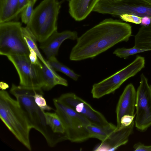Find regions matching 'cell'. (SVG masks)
Returning a JSON list of instances; mask_svg holds the SVG:
<instances>
[{
    "instance_id": "obj_1",
    "label": "cell",
    "mask_w": 151,
    "mask_h": 151,
    "mask_svg": "<svg viewBox=\"0 0 151 151\" xmlns=\"http://www.w3.org/2000/svg\"><path fill=\"white\" fill-rule=\"evenodd\" d=\"M132 34L129 24L105 19L78 37L69 56L70 60L93 59L119 43L128 41Z\"/></svg>"
},
{
    "instance_id": "obj_2",
    "label": "cell",
    "mask_w": 151,
    "mask_h": 151,
    "mask_svg": "<svg viewBox=\"0 0 151 151\" xmlns=\"http://www.w3.org/2000/svg\"><path fill=\"white\" fill-rule=\"evenodd\" d=\"M40 88L27 87L12 84L10 90L24 112L32 128L41 134L48 145L54 147L66 140V137L54 133L48 125L45 112L36 104L34 96Z\"/></svg>"
},
{
    "instance_id": "obj_3",
    "label": "cell",
    "mask_w": 151,
    "mask_h": 151,
    "mask_svg": "<svg viewBox=\"0 0 151 151\" xmlns=\"http://www.w3.org/2000/svg\"><path fill=\"white\" fill-rule=\"evenodd\" d=\"M0 117L16 138L31 151L29 135L31 126L17 100L2 90L0 91Z\"/></svg>"
},
{
    "instance_id": "obj_4",
    "label": "cell",
    "mask_w": 151,
    "mask_h": 151,
    "mask_svg": "<svg viewBox=\"0 0 151 151\" xmlns=\"http://www.w3.org/2000/svg\"><path fill=\"white\" fill-rule=\"evenodd\" d=\"M61 3L58 0H43L34 9L29 24L26 26L40 43L57 30V20Z\"/></svg>"
},
{
    "instance_id": "obj_5",
    "label": "cell",
    "mask_w": 151,
    "mask_h": 151,
    "mask_svg": "<svg viewBox=\"0 0 151 151\" xmlns=\"http://www.w3.org/2000/svg\"><path fill=\"white\" fill-rule=\"evenodd\" d=\"M55 112L64 126L67 139L81 142L90 138L87 126L91 124L85 117L63 104L57 98L53 99Z\"/></svg>"
},
{
    "instance_id": "obj_6",
    "label": "cell",
    "mask_w": 151,
    "mask_h": 151,
    "mask_svg": "<svg viewBox=\"0 0 151 151\" xmlns=\"http://www.w3.org/2000/svg\"><path fill=\"white\" fill-rule=\"evenodd\" d=\"M22 24L10 21L0 23V54L29 56V50L23 37Z\"/></svg>"
},
{
    "instance_id": "obj_7",
    "label": "cell",
    "mask_w": 151,
    "mask_h": 151,
    "mask_svg": "<svg viewBox=\"0 0 151 151\" xmlns=\"http://www.w3.org/2000/svg\"><path fill=\"white\" fill-rule=\"evenodd\" d=\"M144 57L137 56L135 59L125 67L92 86L91 93L95 99L114 92L127 80L135 76L144 68Z\"/></svg>"
},
{
    "instance_id": "obj_8",
    "label": "cell",
    "mask_w": 151,
    "mask_h": 151,
    "mask_svg": "<svg viewBox=\"0 0 151 151\" xmlns=\"http://www.w3.org/2000/svg\"><path fill=\"white\" fill-rule=\"evenodd\" d=\"M93 12L119 17L129 14L151 17V5L145 0H99Z\"/></svg>"
},
{
    "instance_id": "obj_9",
    "label": "cell",
    "mask_w": 151,
    "mask_h": 151,
    "mask_svg": "<svg viewBox=\"0 0 151 151\" xmlns=\"http://www.w3.org/2000/svg\"><path fill=\"white\" fill-rule=\"evenodd\" d=\"M137 92L135 125L139 131L144 132L151 126V91L147 78L143 73L140 76Z\"/></svg>"
},
{
    "instance_id": "obj_10",
    "label": "cell",
    "mask_w": 151,
    "mask_h": 151,
    "mask_svg": "<svg viewBox=\"0 0 151 151\" xmlns=\"http://www.w3.org/2000/svg\"><path fill=\"white\" fill-rule=\"evenodd\" d=\"M6 57L17 72L20 79V86L42 88L40 68L33 63L29 56L12 55Z\"/></svg>"
},
{
    "instance_id": "obj_11",
    "label": "cell",
    "mask_w": 151,
    "mask_h": 151,
    "mask_svg": "<svg viewBox=\"0 0 151 151\" xmlns=\"http://www.w3.org/2000/svg\"><path fill=\"white\" fill-rule=\"evenodd\" d=\"M57 99L63 104L85 117L92 124L104 127L109 123L102 113L74 93L63 94Z\"/></svg>"
},
{
    "instance_id": "obj_12",
    "label": "cell",
    "mask_w": 151,
    "mask_h": 151,
    "mask_svg": "<svg viewBox=\"0 0 151 151\" xmlns=\"http://www.w3.org/2000/svg\"><path fill=\"white\" fill-rule=\"evenodd\" d=\"M137 92L133 85L130 83L124 89L119 99L116 109V129L120 127V120L124 115L133 116L136 108Z\"/></svg>"
},
{
    "instance_id": "obj_13",
    "label": "cell",
    "mask_w": 151,
    "mask_h": 151,
    "mask_svg": "<svg viewBox=\"0 0 151 151\" xmlns=\"http://www.w3.org/2000/svg\"><path fill=\"white\" fill-rule=\"evenodd\" d=\"M78 37L76 31L65 30L60 32L57 30L44 41L40 43V47L48 59L55 57L60 45L64 40L67 39L77 40Z\"/></svg>"
},
{
    "instance_id": "obj_14",
    "label": "cell",
    "mask_w": 151,
    "mask_h": 151,
    "mask_svg": "<svg viewBox=\"0 0 151 151\" xmlns=\"http://www.w3.org/2000/svg\"><path fill=\"white\" fill-rule=\"evenodd\" d=\"M133 121L129 126L113 131L104 141L95 149L96 151H114L120 146L126 144L132 133L134 126Z\"/></svg>"
},
{
    "instance_id": "obj_15",
    "label": "cell",
    "mask_w": 151,
    "mask_h": 151,
    "mask_svg": "<svg viewBox=\"0 0 151 151\" xmlns=\"http://www.w3.org/2000/svg\"><path fill=\"white\" fill-rule=\"evenodd\" d=\"M99 0H70L69 12L76 21L85 19L93 10Z\"/></svg>"
},
{
    "instance_id": "obj_16",
    "label": "cell",
    "mask_w": 151,
    "mask_h": 151,
    "mask_svg": "<svg viewBox=\"0 0 151 151\" xmlns=\"http://www.w3.org/2000/svg\"><path fill=\"white\" fill-rule=\"evenodd\" d=\"M47 63V64L42 63V67L40 68L42 89L49 91L58 85L67 86L68 83L67 80L59 76Z\"/></svg>"
},
{
    "instance_id": "obj_17",
    "label": "cell",
    "mask_w": 151,
    "mask_h": 151,
    "mask_svg": "<svg viewBox=\"0 0 151 151\" xmlns=\"http://www.w3.org/2000/svg\"><path fill=\"white\" fill-rule=\"evenodd\" d=\"M19 0H0V23L11 21L19 15Z\"/></svg>"
},
{
    "instance_id": "obj_18",
    "label": "cell",
    "mask_w": 151,
    "mask_h": 151,
    "mask_svg": "<svg viewBox=\"0 0 151 151\" xmlns=\"http://www.w3.org/2000/svg\"><path fill=\"white\" fill-rule=\"evenodd\" d=\"M134 47L151 50V23L142 26L134 36Z\"/></svg>"
},
{
    "instance_id": "obj_19",
    "label": "cell",
    "mask_w": 151,
    "mask_h": 151,
    "mask_svg": "<svg viewBox=\"0 0 151 151\" xmlns=\"http://www.w3.org/2000/svg\"><path fill=\"white\" fill-rule=\"evenodd\" d=\"M86 128L89 132L90 138H96L102 142L106 140L116 129V126L111 123L104 127H101L91 124L88 125Z\"/></svg>"
},
{
    "instance_id": "obj_20",
    "label": "cell",
    "mask_w": 151,
    "mask_h": 151,
    "mask_svg": "<svg viewBox=\"0 0 151 151\" xmlns=\"http://www.w3.org/2000/svg\"><path fill=\"white\" fill-rule=\"evenodd\" d=\"M45 114L47 123L53 132L57 135L67 138L64 126L57 114L55 112H45Z\"/></svg>"
},
{
    "instance_id": "obj_21",
    "label": "cell",
    "mask_w": 151,
    "mask_h": 151,
    "mask_svg": "<svg viewBox=\"0 0 151 151\" xmlns=\"http://www.w3.org/2000/svg\"><path fill=\"white\" fill-rule=\"evenodd\" d=\"M22 31L23 37L27 43L29 48L34 51L42 63L47 64V63L41 54L38 48L35 37L32 34L29 28L27 26L22 27Z\"/></svg>"
},
{
    "instance_id": "obj_22",
    "label": "cell",
    "mask_w": 151,
    "mask_h": 151,
    "mask_svg": "<svg viewBox=\"0 0 151 151\" xmlns=\"http://www.w3.org/2000/svg\"><path fill=\"white\" fill-rule=\"evenodd\" d=\"M47 61L55 71L63 73L75 81H77L80 76L73 70L60 62L55 57L49 59Z\"/></svg>"
},
{
    "instance_id": "obj_23",
    "label": "cell",
    "mask_w": 151,
    "mask_h": 151,
    "mask_svg": "<svg viewBox=\"0 0 151 151\" xmlns=\"http://www.w3.org/2000/svg\"><path fill=\"white\" fill-rule=\"evenodd\" d=\"M150 51L151 50L141 49L134 46L131 48L122 47L117 48L114 51L113 53L120 58L126 59L129 56Z\"/></svg>"
},
{
    "instance_id": "obj_24",
    "label": "cell",
    "mask_w": 151,
    "mask_h": 151,
    "mask_svg": "<svg viewBox=\"0 0 151 151\" xmlns=\"http://www.w3.org/2000/svg\"><path fill=\"white\" fill-rule=\"evenodd\" d=\"M34 6L32 3L29 1L27 5L21 13L22 22L27 26L29 25L31 20L34 10Z\"/></svg>"
},
{
    "instance_id": "obj_25",
    "label": "cell",
    "mask_w": 151,
    "mask_h": 151,
    "mask_svg": "<svg viewBox=\"0 0 151 151\" xmlns=\"http://www.w3.org/2000/svg\"><path fill=\"white\" fill-rule=\"evenodd\" d=\"M42 89H40L35 94L34 97L36 104L44 111H50L53 109L47 105L43 97V93Z\"/></svg>"
},
{
    "instance_id": "obj_26",
    "label": "cell",
    "mask_w": 151,
    "mask_h": 151,
    "mask_svg": "<svg viewBox=\"0 0 151 151\" xmlns=\"http://www.w3.org/2000/svg\"><path fill=\"white\" fill-rule=\"evenodd\" d=\"M119 17L123 21L136 24H140L142 17L132 14H124Z\"/></svg>"
},
{
    "instance_id": "obj_27",
    "label": "cell",
    "mask_w": 151,
    "mask_h": 151,
    "mask_svg": "<svg viewBox=\"0 0 151 151\" xmlns=\"http://www.w3.org/2000/svg\"><path fill=\"white\" fill-rule=\"evenodd\" d=\"M135 116L136 114L133 116L126 115L123 116L120 120V127L118 129L123 128L130 125L134 121Z\"/></svg>"
},
{
    "instance_id": "obj_28",
    "label": "cell",
    "mask_w": 151,
    "mask_h": 151,
    "mask_svg": "<svg viewBox=\"0 0 151 151\" xmlns=\"http://www.w3.org/2000/svg\"><path fill=\"white\" fill-rule=\"evenodd\" d=\"M29 50V57L31 62L34 64L37 65L41 68L42 66V63H41L40 62L39 60V59L37 54L32 50Z\"/></svg>"
},
{
    "instance_id": "obj_29",
    "label": "cell",
    "mask_w": 151,
    "mask_h": 151,
    "mask_svg": "<svg viewBox=\"0 0 151 151\" xmlns=\"http://www.w3.org/2000/svg\"><path fill=\"white\" fill-rule=\"evenodd\" d=\"M133 147L135 151H151V145H146L140 142L134 144Z\"/></svg>"
},
{
    "instance_id": "obj_30",
    "label": "cell",
    "mask_w": 151,
    "mask_h": 151,
    "mask_svg": "<svg viewBox=\"0 0 151 151\" xmlns=\"http://www.w3.org/2000/svg\"><path fill=\"white\" fill-rule=\"evenodd\" d=\"M29 2L28 0H19L18 7L19 14L22 12Z\"/></svg>"
},
{
    "instance_id": "obj_31",
    "label": "cell",
    "mask_w": 151,
    "mask_h": 151,
    "mask_svg": "<svg viewBox=\"0 0 151 151\" xmlns=\"http://www.w3.org/2000/svg\"><path fill=\"white\" fill-rule=\"evenodd\" d=\"M151 17L145 16L142 18L141 24L142 26H147L150 24Z\"/></svg>"
},
{
    "instance_id": "obj_32",
    "label": "cell",
    "mask_w": 151,
    "mask_h": 151,
    "mask_svg": "<svg viewBox=\"0 0 151 151\" xmlns=\"http://www.w3.org/2000/svg\"><path fill=\"white\" fill-rule=\"evenodd\" d=\"M0 87L1 90H4L9 87V86L7 84L3 82H1Z\"/></svg>"
},
{
    "instance_id": "obj_33",
    "label": "cell",
    "mask_w": 151,
    "mask_h": 151,
    "mask_svg": "<svg viewBox=\"0 0 151 151\" xmlns=\"http://www.w3.org/2000/svg\"><path fill=\"white\" fill-rule=\"evenodd\" d=\"M29 1L31 2L34 5L37 0H28Z\"/></svg>"
},
{
    "instance_id": "obj_34",
    "label": "cell",
    "mask_w": 151,
    "mask_h": 151,
    "mask_svg": "<svg viewBox=\"0 0 151 151\" xmlns=\"http://www.w3.org/2000/svg\"><path fill=\"white\" fill-rule=\"evenodd\" d=\"M151 5V0H145Z\"/></svg>"
},
{
    "instance_id": "obj_35",
    "label": "cell",
    "mask_w": 151,
    "mask_h": 151,
    "mask_svg": "<svg viewBox=\"0 0 151 151\" xmlns=\"http://www.w3.org/2000/svg\"><path fill=\"white\" fill-rule=\"evenodd\" d=\"M65 0H62V1H65ZM67 0V1H69L70 0Z\"/></svg>"
},
{
    "instance_id": "obj_36",
    "label": "cell",
    "mask_w": 151,
    "mask_h": 151,
    "mask_svg": "<svg viewBox=\"0 0 151 151\" xmlns=\"http://www.w3.org/2000/svg\"><path fill=\"white\" fill-rule=\"evenodd\" d=\"M150 86L151 91V85H150Z\"/></svg>"
}]
</instances>
